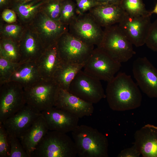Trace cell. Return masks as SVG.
<instances>
[{
    "label": "cell",
    "instance_id": "ffe728a7",
    "mask_svg": "<svg viewBox=\"0 0 157 157\" xmlns=\"http://www.w3.org/2000/svg\"><path fill=\"white\" fill-rule=\"evenodd\" d=\"M89 12L101 27L105 28L118 24L125 13L120 4H100Z\"/></svg>",
    "mask_w": 157,
    "mask_h": 157
},
{
    "label": "cell",
    "instance_id": "7402d4cb",
    "mask_svg": "<svg viewBox=\"0 0 157 157\" xmlns=\"http://www.w3.org/2000/svg\"><path fill=\"white\" fill-rule=\"evenodd\" d=\"M42 79L36 62L28 61L19 63L9 81L16 82L24 89Z\"/></svg>",
    "mask_w": 157,
    "mask_h": 157
},
{
    "label": "cell",
    "instance_id": "4fadbf2b",
    "mask_svg": "<svg viewBox=\"0 0 157 157\" xmlns=\"http://www.w3.org/2000/svg\"><path fill=\"white\" fill-rule=\"evenodd\" d=\"M132 71L137 85L149 97L157 98V69L145 57L133 62Z\"/></svg>",
    "mask_w": 157,
    "mask_h": 157
},
{
    "label": "cell",
    "instance_id": "5b68a950",
    "mask_svg": "<svg viewBox=\"0 0 157 157\" xmlns=\"http://www.w3.org/2000/svg\"><path fill=\"white\" fill-rule=\"evenodd\" d=\"M56 45L62 62L67 63H85L94 49V46L85 44L68 31L61 35Z\"/></svg>",
    "mask_w": 157,
    "mask_h": 157
},
{
    "label": "cell",
    "instance_id": "1f68e13d",
    "mask_svg": "<svg viewBox=\"0 0 157 157\" xmlns=\"http://www.w3.org/2000/svg\"><path fill=\"white\" fill-rule=\"evenodd\" d=\"M10 149L8 134L2 124L0 123V157H9Z\"/></svg>",
    "mask_w": 157,
    "mask_h": 157
},
{
    "label": "cell",
    "instance_id": "6da1fadb",
    "mask_svg": "<svg viewBox=\"0 0 157 157\" xmlns=\"http://www.w3.org/2000/svg\"><path fill=\"white\" fill-rule=\"evenodd\" d=\"M106 98L110 108L122 111L136 109L141 105L142 96L130 76L120 72L108 82Z\"/></svg>",
    "mask_w": 157,
    "mask_h": 157
},
{
    "label": "cell",
    "instance_id": "8992f818",
    "mask_svg": "<svg viewBox=\"0 0 157 157\" xmlns=\"http://www.w3.org/2000/svg\"><path fill=\"white\" fill-rule=\"evenodd\" d=\"M121 67V63L115 60L102 49L97 47L86 62L83 71L95 78L108 82L115 76Z\"/></svg>",
    "mask_w": 157,
    "mask_h": 157
},
{
    "label": "cell",
    "instance_id": "f546056e",
    "mask_svg": "<svg viewBox=\"0 0 157 157\" xmlns=\"http://www.w3.org/2000/svg\"><path fill=\"white\" fill-rule=\"evenodd\" d=\"M19 64L0 56V85L9 81Z\"/></svg>",
    "mask_w": 157,
    "mask_h": 157
},
{
    "label": "cell",
    "instance_id": "7c38bea8",
    "mask_svg": "<svg viewBox=\"0 0 157 157\" xmlns=\"http://www.w3.org/2000/svg\"><path fill=\"white\" fill-rule=\"evenodd\" d=\"M151 16H133L125 13L118 24L128 39L136 47L145 44L151 23Z\"/></svg>",
    "mask_w": 157,
    "mask_h": 157
},
{
    "label": "cell",
    "instance_id": "ac0fdd59",
    "mask_svg": "<svg viewBox=\"0 0 157 157\" xmlns=\"http://www.w3.org/2000/svg\"><path fill=\"white\" fill-rule=\"evenodd\" d=\"M135 144L143 157H157V126L147 124L134 135Z\"/></svg>",
    "mask_w": 157,
    "mask_h": 157
},
{
    "label": "cell",
    "instance_id": "f35d334b",
    "mask_svg": "<svg viewBox=\"0 0 157 157\" xmlns=\"http://www.w3.org/2000/svg\"><path fill=\"white\" fill-rule=\"evenodd\" d=\"M150 13L152 15L153 13H155L157 14V3L156 4L154 9Z\"/></svg>",
    "mask_w": 157,
    "mask_h": 157
},
{
    "label": "cell",
    "instance_id": "e575fe53",
    "mask_svg": "<svg viewBox=\"0 0 157 157\" xmlns=\"http://www.w3.org/2000/svg\"><path fill=\"white\" fill-rule=\"evenodd\" d=\"M0 19L9 23L16 22L17 21V18L15 13L12 9L7 8L1 11Z\"/></svg>",
    "mask_w": 157,
    "mask_h": 157
},
{
    "label": "cell",
    "instance_id": "9a60e30c",
    "mask_svg": "<svg viewBox=\"0 0 157 157\" xmlns=\"http://www.w3.org/2000/svg\"><path fill=\"white\" fill-rule=\"evenodd\" d=\"M54 106L71 113L79 118L91 115L94 110L93 104L85 101L68 91L59 88Z\"/></svg>",
    "mask_w": 157,
    "mask_h": 157
},
{
    "label": "cell",
    "instance_id": "52a82bcc",
    "mask_svg": "<svg viewBox=\"0 0 157 157\" xmlns=\"http://www.w3.org/2000/svg\"><path fill=\"white\" fill-rule=\"evenodd\" d=\"M59 88L53 79H42L24 89L26 104L40 112L52 107Z\"/></svg>",
    "mask_w": 157,
    "mask_h": 157
},
{
    "label": "cell",
    "instance_id": "836d02e7",
    "mask_svg": "<svg viewBox=\"0 0 157 157\" xmlns=\"http://www.w3.org/2000/svg\"><path fill=\"white\" fill-rule=\"evenodd\" d=\"M78 15L88 13L92 9L100 4L95 0H74Z\"/></svg>",
    "mask_w": 157,
    "mask_h": 157
},
{
    "label": "cell",
    "instance_id": "74e56055",
    "mask_svg": "<svg viewBox=\"0 0 157 157\" xmlns=\"http://www.w3.org/2000/svg\"><path fill=\"white\" fill-rule=\"evenodd\" d=\"M100 4H119L122 0H95Z\"/></svg>",
    "mask_w": 157,
    "mask_h": 157
},
{
    "label": "cell",
    "instance_id": "4316f807",
    "mask_svg": "<svg viewBox=\"0 0 157 157\" xmlns=\"http://www.w3.org/2000/svg\"><path fill=\"white\" fill-rule=\"evenodd\" d=\"M120 5L126 13L133 16L150 15L142 0H122Z\"/></svg>",
    "mask_w": 157,
    "mask_h": 157
},
{
    "label": "cell",
    "instance_id": "d4e9b609",
    "mask_svg": "<svg viewBox=\"0 0 157 157\" xmlns=\"http://www.w3.org/2000/svg\"><path fill=\"white\" fill-rule=\"evenodd\" d=\"M25 27L18 21L15 23H9L0 19V38L11 39L19 43Z\"/></svg>",
    "mask_w": 157,
    "mask_h": 157
},
{
    "label": "cell",
    "instance_id": "603a6c76",
    "mask_svg": "<svg viewBox=\"0 0 157 157\" xmlns=\"http://www.w3.org/2000/svg\"><path fill=\"white\" fill-rule=\"evenodd\" d=\"M44 2L42 0L14 2L10 8L16 13L17 21L26 26L28 25L40 11Z\"/></svg>",
    "mask_w": 157,
    "mask_h": 157
},
{
    "label": "cell",
    "instance_id": "83f0119b",
    "mask_svg": "<svg viewBox=\"0 0 157 157\" xmlns=\"http://www.w3.org/2000/svg\"><path fill=\"white\" fill-rule=\"evenodd\" d=\"M77 15L75 2L72 0H63L59 22L63 24L68 26Z\"/></svg>",
    "mask_w": 157,
    "mask_h": 157
},
{
    "label": "cell",
    "instance_id": "8d00e7d4",
    "mask_svg": "<svg viewBox=\"0 0 157 157\" xmlns=\"http://www.w3.org/2000/svg\"><path fill=\"white\" fill-rule=\"evenodd\" d=\"M13 2V0H0V11L6 8H10Z\"/></svg>",
    "mask_w": 157,
    "mask_h": 157
},
{
    "label": "cell",
    "instance_id": "ba28073f",
    "mask_svg": "<svg viewBox=\"0 0 157 157\" xmlns=\"http://www.w3.org/2000/svg\"><path fill=\"white\" fill-rule=\"evenodd\" d=\"M69 32L88 45L99 46L104 31L89 13L78 15L68 25Z\"/></svg>",
    "mask_w": 157,
    "mask_h": 157
},
{
    "label": "cell",
    "instance_id": "e0dca14e",
    "mask_svg": "<svg viewBox=\"0 0 157 157\" xmlns=\"http://www.w3.org/2000/svg\"><path fill=\"white\" fill-rule=\"evenodd\" d=\"M19 45L20 63L36 62L45 49L37 34L28 25L26 26Z\"/></svg>",
    "mask_w": 157,
    "mask_h": 157
},
{
    "label": "cell",
    "instance_id": "4dcf8cb0",
    "mask_svg": "<svg viewBox=\"0 0 157 157\" xmlns=\"http://www.w3.org/2000/svg\"><path fill=\"white\" fill-rule=\"evenodd\" d=\"M10 145L9 157H29L18 138L8 135Z\"/></svg>",
    "mask_w": 157,
    "mask_h": 157
},
{
    "label": "cell",
    "instance_id": "f1b7e54d",
    "mask_svg": "<svg viewBox=\"0 0 157 157\" xmlns=\"http://www.w3.org/2000/svg\"><path fill=\"white\" fill-rule=\"evenodd\" d=\"M63 0H47L43 4L41 11L52 19L59 22Z\"/></svg>",
    "mask_w": 157,
    "mask_h": 157
},
{
    "label": "cell",
    "instance_id": "484cf974",
    "mask_svg": "<svg viewBox=\"0 0 157 157\" xmlns=\"http://www.w3.org/2000/svg\"><path fill=\"white\" fill-rule=\"evenodd\" d=\"M0 56L13 62L20 63L19 43L11 39L0 38Z\"/></svg>",
    "mask_w": 157,
    "mask_h": 157
},
{
    "label": "cell",
    "instance_id": "277c9868",
    "mask_svg": "<svg viewBox=\"0 0 157 157\" xmlns=\"http://www.w3.org/2000/svg\"><path fill=\"white\" fill-rule=\"evenodd\" d=\"M102 41L97 47L102 49L115 60L120 63L127 62L135 53L133 44L118 25L105 28Z\"/></svg>",
    "mask_w": 157,
    "mask_h": 157
},
{
    "label": "cell",
    "instance_id": "cb8c5ba5",
    "mask_svg": "<svg viewBox=\"0 0 157 157\" xmlns=\"http://www.w3.org/2000/svg\"><path fill=\"white\" fill-rule=\"evenodd\" d=\"M85 64L62 62L54 74L53 79L59 88L68 91L72 82L83 68Z\"/></svg>",
    "mask_w": 157,
    "mask_h": 157
},
{
    "label": "cell",
    "instance_id": "30bf717a",
    "mask_svg": "<svg viewBox=\"0 0 157 157\" xmlns=\"http://www.w3.org/2000/svg\"><path fill=\"white\" fill-rule=\"evenodd\" d=\"M68 91L83 100L92 104L106 98L100 81L80 70L72 82Z\"/></svg>",
    "mask_w": 157,
    "mask_h": 157
},
{
    "label": "cell",
    "instance_id": "d590c367",
    "mask_svg": "<svg viewBox=\"0 0 157 157\" xmlns=\"http://www.w3.org/2000/svg\"><path fill=\"white\" fill-rule=\"evenodd\" d=\"M138 148L135 144L131 147L122 150L118 154V157H139L141 155Z\"/></svg>",
    "mask_w": 157,
    "mask_h": 157
},
{
    "label": "cell",
    "instance_id": "2e32d148",
    "mask_svg": "<svg viewBox=\"0 0 157 157\" xmlns=\"http://www.w3.org/2000/svg\"><path fill=\"white\" fill-rule=\"evenodd\" d=\"M41 113L50 131L67 133L72 132L78 125L79 117L54 106Z\"/></svg>",
    "mask_w": 157,
    "mask_h": 157
},
{
    "label": "cell",
    "instance_id": "8fae6325",
    "mask_svg": "<svg viewBox=\"0 0 157 157\" xmlns=\"http://www.w3.org/2000/svg\"><path fill=\"white\" fill-rule=\"evenodd\" d=\"M28 25L37 34L45 49L56 43L68 31V26L52 19L41 10Z\"/></svg>",
    "mask_w": 157,
    "mask_h": 157
},
{
    "label": "cell",
    "instance_id": "5bb4252c",
    "mask_svg": "<svg viewBox=\"0 0 157 157\" xmlns=\"http://www.w3.org/2000/svg\"><path fill=\"white\" fill-rule=\"evenodd\" d=\"M41 114V112L26 104L1 124L9 135L19 139Z\"/></svg>",
    "mask_w": 157,
    "mask_h": 157
},
{
    "label": "cell",
    "instance_id": "7a4b0ae2",
    "mask_svg": "<svg viewBox=\"0 0 157 157\" xmlns=\"http://www.w3.org/2000/svg\"><path fill=\"white\" fill-rule=\"evenodd\" d=\"M72 134L79 157H108V140L97 129L85 125H78Z\"/></svg>",
    "mask_w": 157,
    "mask_h": 157
},
{
    "label": "cell",
    "instance_id": "d6a6232c",
    "mask_svg": "<svg viewBox=\"0 0 157 157\" xmlns=\"http://www.w3.org/2000/svg\"><path fill=\"white\" fill-rule=\"evenodd\" d=\"M145 44L150 49L157 52V19L151 22Z\"/></svg>",
    "mask_w": 157,
    "mask_h": 157
},
{
    "label": "cell",
    "instance_id": "44dd1931",
    "mask_svg": "<svg viewBox=\"0 0 157 157\" xmlns=\"http://www.w3.org/2000/svg\"><path fill=\"white\" fill-rule=\"evenodd\" d=\"M36 63L42 79H53L54 74L62 63L56 43L46 49Z\"/></svg>",
    "mask_w": 157,
    "mask_h": 157
},
{
    "label": "cell",
    "instance_id": "ab89813d",
    "mask_svg": "<svg viewBox=\"0 0 157 157\" xmlns=\"http://www.w3.org/2000/svg\"><path fill=\"white\" fill-rule=\"evenodd\" d=\"M29 0H13V2H23Z\"/></svg>",
    "mask_w": 157,
    "mask_h": 157
},
{
    "label": "cell",
    "instance_id": "d6986e66",
    "mask_svg": "<svg viewBox=\"0 0 157 157\" xmlns=\"http://www.w3.org/2000/svg\"><path fill=\"white\" fill-rule=\"evenodd\" d=\"M49 130L41 113L19 139L29 157H31L37 146Z\"/></svg>",
    "mask_w": 157,
    "mask_h": 157
},
{
    "label": "cell",
    "instance_id": "3957f363",
    "mask_svg": "<svg viewBox=\"0 0 157 157\" xmlns=\"http://www.w3.org/2000/svg\"><path fill=\"white\" fill-rule=\"evenodd\" d=\"M77 155L74 142L66 133L50 131L38 144L31 157H75Z\"/></svg>",
    "mask_w": 157,
    "mask_h": 157
},
{
    "label": "cell",
    "instance_id": "60d3db41",
    "mask_svg": "<svg viewBox=\"0 0 157 157\" xmlns=\"http://www.w3.org/2000/svg\"><path fill=\"white\" fill-rule=\"evenodd\" d=\"M42 0L43 1H47V0Z\"/></svg>",
    "mask_w": 157,
    "mask_h": 157
},
{
    "label": "cell",
    "instance_id": "9c48e42d",
    "mask_svg": "<svg viewBox=\"0 0 157 157\" xmlns=\"http://www.w3.org/2000/svg\"><path fill=\"white\" fill-rule=\"evenodd\" d=\"M0 123L13 115L26 104L23 88L9 81L0 85Z\"/></svg>",
    "mask_w": 157,
    "mask_h": 157
}]
</instances>
